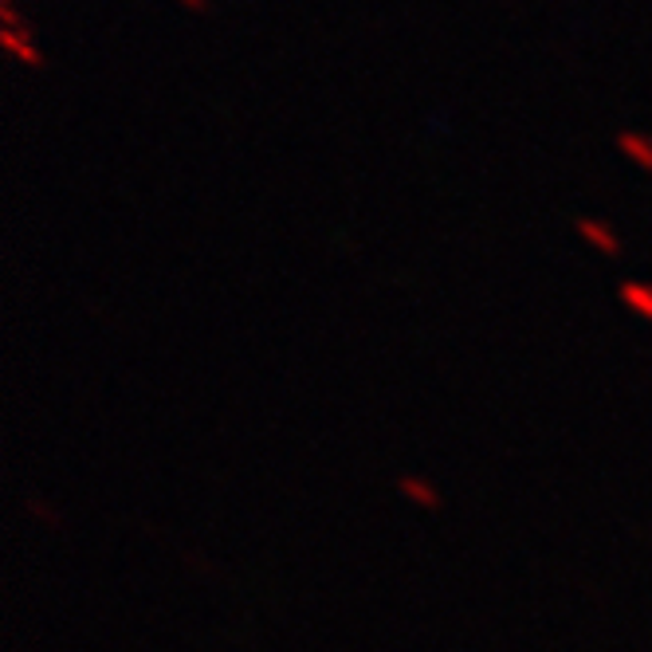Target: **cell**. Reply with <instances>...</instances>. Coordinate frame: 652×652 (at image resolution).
<instances>
[{
  "label": "cell",
  "mask_w": 652,
  "mask_h": 652,
  "mask_svg": "<svg viewBox=\"0 0 652 652\" xmlns=\"http://www.w3.org/2000/svg\"><path fill=\"white\" fill-rule=\"evenodd\" d=\"M181 9H190V12H205L208 9V0H177Z\"/></svg>",
  "instance_id": "cell-4"
},
{
  "label": "cell",
  "mask_w": 652,
  "mask_h": 652,
  "mask_svg": "<svg viewBox=\"0 0 652 652\" xmlns=\"http://www.w3.org/2000/svg\"><path fill=\"white\" fill-rule=\"evenodd\" d=\"M618 150L629 157V162H636L641 170L652 173V134H644V130H621Z\"/></svg>",
  "instance_id": "cell-2"
},
{
  "label": "cell",
  "mask_w": 652,
  "mask_h": 652,
  "mask_svg": "<svg viewBox=\"0 0 652 652\" xmlns=\"http://www.w3.org/2000/svg\"><path fill=\"white\" fill-rule=\"evenodd\" d=\"M578 228L585 232V236H590L593 244H601V248H613V236H610V228H605V224L601 221H578Z\"/></svg>",
  "instance_id": "cell-3"
},
{
  "label": "cell",
  "mask_w": 652,
  "mask_h": 652,
  "mask_svg": "<svg viewBox=\"0 0 652 652\" xmlns=\"http://www.w3.org/2000/svg\"><path fill=\"white\" fill-rule=\"evenodd\" d=\"M0 43H4V52L17 63H24V68H40L43 63L40 48H35L32 20L20 17L17 0H0Z\"/></svg>",
  "instance_id": "cell-1"
}]
</instances>
